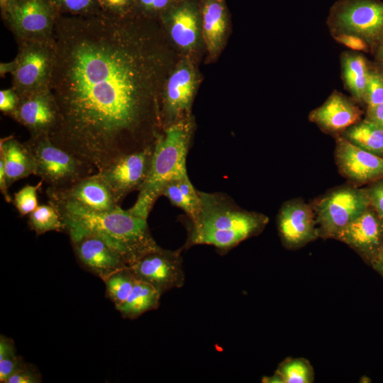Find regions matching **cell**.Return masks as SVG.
I'll use <instances>...</instances> for the list:
<instances>
[{
    "instance_id": "1",
    "label": "cell",
    "mask_w": 383,
    "mask_h": 383,
    "mask_svg": "<svg viewBox=\"0 0 383 383\" xmlns=\"http://www.w3.org/2000/svg\"><path fill=\"white\" fill-rule=\"evenodd\" d=\"M152 26L103 11L57 18L50 138L97 172L155 141L165 56Z\"/></svg>"
},
{
    "instance_id": "2",
    "label": "cell",
    "mask_w": 383,
    "mask_h": 383,
    "mask_svg": "<svg viewBox=\"0 0 383 383\" xmlns=\"http://www.w3.org/2000/svg\"><path fill=\"white\" fill-rule=\"evenodd\" d=\"M58 211L71 241L94 235L116 251L130 267L143 255L160 246L154 240L147 220L123 210L120 206L96 211L76 203L48 197Z\"/></svg>"
},
{
    "instance_id": "3",
    "label": "cell",
    "mask_w": 383,
    "mask_h": 383,
    "mask_svg": "<svg viewBox=\"0 0 383 383\" xmlns=\"http://www.w3.org/2000/svg\"><path fill=\"white\" fill-rule=\"evenodd\" d=\"M199 211L191 221L189 246L211 245L228 250L260 233L269 222L265 214L241 209L225 194L199 191Z\"/></svg>"
},
{
    "instance_id": "4",
    "label": "cell",
    "mask_w": 383,
    "mask_h": 383,
    "mask_svg": "<svg viewBox=\"0 0 383 383\" xmlns=\"http://www.w3.org/2000/svg\"><path fill=\"white\" fill-rule=\"evenodd\" d=\"M192 129L189 119L180 118L157 133L151 167L135 204L129 209L132 213L147 220L165 185L187 175L186 160Z\"/></svg>"
},
{
    "instance_id": "5",
    "label": "cell",
    "mask_w": 383,
    "mask_h": 383,
    "mask_svg": "<svg viewBox=\"0 0 383 383\" xmlns=\"http://www.w3.org/2000/svg\"><path fill=\"white\" fill-rule=\"evenodd\" d=\"M14 60L1 64V74L10 72L18 98L50 89L55 62L53 38L19 40Z\"/></svg>"
},
{
    "instance_id": "6",
    "label": "cell",
    "mask_w": 383,
    "mask_h": 383,
    "mask_svg": "<svg viewBox=\"0 0 383 383\" xmlns=\"http://www.w3.org/2000/svg\"><path fill=\"white\" fill-rule=\"evenodd\" d=\"M326 24L332 37L355 35L375 50L383 42V1L337 0L329 10Z\"/></svg>"
},
{
    "instance_id": "7",
    "label": "cell",
    "mask_w": 383,
    "mask_h": 383,
    "mask_svg": "<svg viewBox=\"0 0 383 383\" xmlns=\"http://www.w3.org/2000/svg\"><path fill=\"white\" fill-rule=\"evenodd\" d=\"M32 152L35 173L52 189H63L97 172L92 165L55 144L48 135L30 136L24 142Z\"/></svg>"
},
{
    "instance_id": "8",
    "label": "cell",
    "mask_w": 383,
    "mask_h": 383,
    "mask_svg": "<svg viewBox=\"0 0 383 383\" xmlns=\"http://www.w3.org/2000/svg\"><path fill=\"white\" fill-rule=\"evenodd\" d=\"M311 204L319 238L335 240L343 228L365 211L370 201L365 187L348 183L329 190Z\"/></svg>"
},
{
    "instance_id": "9",
    "label": "cell",
    "mask_w": 383,
    "mask_h": 383,
    "mask_svg": "<svg viewBox=\"0 0 383 383\" xmlns=\"http://www.w3.org/2000/svg\"><path fill=\"white\" fill-rule=\"evenodd\" d=\"M59 14L50 0H15L3 16L19 41L52 39Z\"/></svg>"
},
{
    "instance_id": "10",
    "label": "cell",
    "mask_w": 383,
    "mask_h": 383,
    "mask_svg": "<svg viewBox=\"0 0 383 383\" xmlns=\"http://www.w3.org/2000/svg\"><path fill=\"white\" fill-rule=\"evenodd\" d=\"M154 148L155 143L123 155L97 172L118 203L143 186L151 167Z\"/></svg>"
},
{
    "instance_id": "11",
    "label": "cell",
    "mask_w": 383,
    "mask_h": 383,
    "mask_svg": "<svg viewBox=\"0 0 383 383\" xmlns=\"http://www.w3.org/2000/svg\"><path fill=\"white\" fill-rule=\"evenodd\" d=\"M135 277L155 288L162 295L181 287L184 282L181 250L159 247L143 255L130 267Z\"/></svg>"
},
{
    "instance_id": "12",
    "label": "cell",
    "mask_w": 383,
    "mask_h": 383,
    "mask_svg": "<svg viewBox=\"0 0 383 383\" xmlns=\"http://www.w3.org/2000/svg\"><path fill=\"white\" fill-rule=\"evenodd\" d=\"M335 161L339 173L348 183L360 187L383 178V157L335 136Z\"/></svg>"
},
{
    "instance_id": "13",
    "label": "cell",
    "mask_w": 383,
    "mask_h": 383,
    "mask_svg": "<svg viewBox=\"0 0 383 383\" xmlns=\"http://www.w3.org/2000/svg\"><path fill=\"white\" fill-rule=\"evenodd\" d=\"M277 225L282 243L288 250L299 249L319 238L313 207L301 198L282 205Z\"/></svg>"
},
{
    "instance_id": "14",
    "label": "cell",
    "mask_w": 383,
    "mask_h": 383,
    "mask_svg": "<svg viewBox=\"0 0 383 383\" xmlns=\"http://www.w3.org/2000/svg\"><path fill=\"white\" fill-rule=\"evenodd\" d=\"M335 240L348 245L371 266L383 248V218L370 205Z\"/></svg>"
},
{
    "instance_id": "15",
    "label": "cell",
    "mask_w": 383,
    "mask_h": 383,
    "mask_svg": "<svg viewBox=\"0 0 383 383\" xmlns=\"http://www.w3.org/2000/svg\"><path fill=\"white\" fill-rule=\"evenodd\" d=\"M9 116L26 128L30 136L50 137L59 121L58 109L50 89L19 98Z\"/></svg>"
},
{
    "instance_id": "16",
    "label": "cell",
    "mask_w": 383,
    "mask_h": 383,
    "mask_svg": "<svg viewBox=\"0 0 383 383\" xmlns=\"http://www.w3.org/2000/svg\"><path fill=\"white\" fill-rule=\"evenodd\" d=\"M362 113L354 99L333 90L322 105L309 113V120L323 133L337 136L362 120Z\"/></svg>"
},
{
    "instance_id": "17",
    "label": "cell",
    "mask_w": 383,
    "mask_h": 383,
    "mask_svg": "<svg viewBox=\"0 0 383 383\" xmlns=\"http://www.w3.org/2000/svg\"><path fill=\"white\" fill-rule=\"evenodd\" d=\"M46 194L48 197L72 201L96 211H111L119 206L111 189L97 172L66 188L48 187Z\"/></svg>"
},
{
    "instance_id": "18",
    "label": "cell",
    "mask_w": 383,
    "mask_h": 383,
    "mask_svg": "<svg viewBox=\"0 0 383 383\" xmlns=\"http://www.w3.org/2000/svg\"><path fill=\"white\" fill-rule=\"evenodd\" d=\"M72 244L81 265L102 280L128 267L116 251L96 236L85 235Z\"/></svg>"
},
{
    "instance_id": "19",
    "label": "cell",
    "mask_w": 383,
    "mask_h": 383,
    "mask_svg": "<svg viewBox=\"0 0 383 383\" xmlns=\"http://www.w3.org/2000/svg\"><path fill=\"white\" fill-rule=\"evenodd\" d=\"M196 77L188 63L179 65L171 74L165 85L162 111L160 115L165 127L181 118L190 107L195 91Z\"/></svg>"
},
{
    "instance_id": "20",
    "label": "cell",
    "mask_w": 383,
    "mask_h": 383,
    "mask_svg": "<svg viewBox=\"0 0 383 383\" xmlns=\"http://www.w3.org/2000/svg\"><path fill=\"white\" fill-rule=\"evenodd\" d=\"M0 158L2 159L8 186L35 173L33 155L24 143L13 136L0 141Z\"/></svg>"
},
{
    "instance_id": "21",
    "label": "cell",
    "mask_w": 383,
    "mask_h": 383,
    "mask_svg": "<svg viewBox=\"0 0 383 383\" xmlns=\"http://www.w3.org/2000/svg\"><path fill=\"white\" fill-rule=\"evenodd\" d=\"M342 79L345 89L357 103H363L370 67L367 59L355 51L343 52L340 57Z\"/></svg>"
},
{
    "instance_id": "22",
    "label": "cell",
    "mask_w": 383,
    "mask_h": 383,
    "mask_svg": "<svg viewBox=\"0 0 383 383\" xmlns=\"http://www.w3.org/2000/svg\"><path fill=\"white\" fill-rule=\"evenodd\" d=\"M160 296V293L155 288L137 279L126 300L116 309L123 317L135 319L148 311L156 309Z\"/></svg>"
},
{
    "instance_id": "23",
    "label": "cell",
    "mask_w": 383,
    "mask_h": 383,
    "mask_svg": "<svg viewBox=\"0 0 383 383\" xmlns=\"http://www.w3.org/2000/svg\"><path fill=\"white\" fill-rule=\"evenodd\" d=\"M226 27L223 6L216 1L206 3L203 10V34L206 45L211 52H216L220 48Z\"/></svg>"
},
{
    "instance_id": "24",
    "label": "cell",
    "mask_w": 383,
    "mask_h": 383,
    "mask_svg": "<svg viewBox=\"0 0 383 383\" xmlns=\"http://www.w3.org/2000/svg\"><path fill=\"white\" fill-rule=\"evenodd\" d=\"M199 27L194 12L188 7L177 10L172 15L170 35L174 42L183 49L192 48L198 38Z\"/></svg>"
},
{
    "instance_id": "25",
    "label": "cell",
    "mask_w": 383,
    "mask_h": 383,
    "mask_svg": "<svg viewBox=\"0 0 383 383\" xmlns=\"http://www.w3.org/2000/svg\"><path fill=\"white\" fill-rule=\"evenodd\" d=\"M340 135L364 150L383 156V129L371 122L362 119Z\"/></svg>"
},
{
    "instance_id": "26",
    "label": "cell",
    "mask_w": 383,
    "mask_h": 383,
    "mask_svg": "<svg viewBox=\"0 0 383 383\" xmlns=\"http://www.w3.org/2000/svg\"><path fill=\"white\" fill-rule=\"evenodd\" d=\"M275 373L281 383H312L315 379L311 364L304 357H287L279 363Z\"/></svg>"
},
{
    "instance_id": "27",
    "label": "cell",
    "mask_w": 383,
    "mask_h": 383,
    "mask_svg": "<svg viewBox=\"0 0 383 383\" xmlns=\"http://www.w3.org/2000/svg\"><path fill=\"white\" fill-rule=\"evenodd\" d=\"M137 278L129 267L119 270L103 281L106 285V295L118 306L123 304L131 292Z\"/></svg>"
},
{
    "instance_id": "28",
    "label": "cell",
    "mask_w": 383,
    "mask_h": 383,
    "mask_svg": "<svg viewBox=\"0 0 383 383\" xmlns=\"http://www.w3.org/2000/svg\"><path fill=\"white\" fill-rule=\"evenodd\" d=\"M28 225L37 235L50 231H63L65 226L56 208L51 204L39 205L29 214Z\"/></svg>"
},
{
    "instance_id": "29",
    "label": "cell",
    "mask_w": 383,
    "mask_h": 383,
    "mask_svg": "<svg viewBox=\"0 0 383 383\" xmlns=\"http://www.w3.org/2000/svg\"><path fill=\"white\" fill-rule=\"evenodd\" d=\"M23 362L17 355L13 341L1 335L0 336V382L5 383L7 379Z\"/></svg>"
},
{
    "instance_id": "30",
    "label": "cell",
    "mask_w": 383,
    "mask_h": 383,
    "mask_svg": "<svg viewBox=\"0 0 383 383\" xmlns=\"http://www.w3.org/2000/svg\"><path fill=\"white\" fill-rule=\"evenodd\" d=\"M166 196L174 206L183 210L190 221L196 217L199 206L192 203L180 190L176 179L168 182L162 189L161 196Z\"/></svg>"
},
{
    "instance_id": "31",
    "label": "cell",
    "mask_w": 383,
    "mask_h": 383,
    "mask_svg": "<svg viewBox=\"0 0 383 383\" xmlns=\"http://www.w3.org/2000/svg\"><path fill=\"white\" fill-rule=\"evenodd\" d=\"M60 14L87 16L101 11L96 0H50Z\"/></svg>"
},
{
    "instance_id": "32",
    "label": "cell",
    "mask_w": 383,
    "mask_h": 383,
    "mask_svg": "<svg viewBox=\"0 0 383 383\" xmlns=\"http://www.w3.org/2000/svg\"><path fill=\"white\" fill-rule=\"evenodd\" d=\"M43 181L36 185L27 184L14 194L13 204L22 216L32 213L39 205L38 192Z\"/></svg>"
},
{
    "instance_id": "33",
    "label": "cell",
    "mask_w": 383,
    "mask_h": 383,
    "mask_svg": "<svg viewBox=\"0 0 383 383\" xmlns=\"http://www.w3.org/2000/svg\"><path fill=\"white\" fill-rule=\"evenodd\" d=\"M367 107H372L383 103V72L370 69L363 97Z\"/></svg>"
},
{
    "instance_id": "34",
    "label": "cell",
    "mask_w": 383,
    "mask_h": 383,
    "mask_svg": "<svg viewBox=\"0 0 383 383\" xmlns=\"http://www.w3.org/2000/svg\"><path fill=\"white\" fill-rule=\"evenodd\" d=\"M41 376L32 365L22 362L5 383H39Z\"/></svg>"
},
{
    "instance_id": "35",
    "label": "cell",
    "mask_w": 383,
    "mask_h": 383,
    "mask_svg": "<svg viewBox=\"0 0 383 383\" xmlns=\"http://www.w3.org/2000/svg\"><path fill=\"white\" fill-rule=\"evenodd\" d=\"M370 205L383 218V178L365 187Z\"/></svg>"
},
{
    "instance_id": "36",
    "label": "cell",
    "mask_w": 383,
    "mask_h": 383,
    "mask_svg": "<svg viewBox=\"0 0 383 383\" xmlns=\"http://www.w3.org/2000/svg\"><path fill=\"white\" fill-rule=\"evenodd\" d=\"M101 11L118 16L128 14L132 0H96Z\"/></svg>"
},
{
    "instance_id": "37",
    "label": "cell",
    "mask_w": 383,
    "mask_h": 383,
    "mask_svg": "<svg viewBox=\"0 0 383 383\" xmlns=\"http://www.w3.org/2000/svg\"><path fill=\"white\" fill-rule=\"evenodd\" d=\"M333 38L336 42L350 48L353 51L368 52L370 50L367 43L355 35L339 34Z\"/></svg>"
},
{
    "instance_id": "38",
    "label": "cell",
    "mask_w": 383,
    "mask_h": 383,
    "mask_svg": "<svg viewBox=\"0 0 383 383\" xmlns=\"http://www.w3.org/2000/svg\"><path fill=\"white\" fill-rule=\"evenodd\" d=\"M18 100V96L12 88L1 90L0 110L4 113L10 115L16 109Z\"/></svg>"
},
{
    "instance_id": "39",
    "label": "cell",
    "mask_w": 383,
    "mask_h": 383,
    "mask_svg": "<svg viewBox=\"0 0 383 383\" xmlns=\"http://www.w3.org/2000/svg\"><path fill=\"white\" fill-rule=\"evenodd\" d=\"M364 119L383 129V103L375 106L367 107Z\"/></svg>"
},
{
    "instance_id": "40",
    "label": "cell",
    "mask_w": 383,
    "mask_h": 383,
    "mask_svg": "<svg viewBox=\"0 0 383 383\" xmlns=\"http://www.w3.org/2000/svg\"><path fill=\"white\" fill-rule=\"evenodd\" d=\"M172 0H138L140 6L148 11H157L167 7Z\"/></svg>"
},
{
    "instance_id": "41",
    "label": "cell",
    "mask_w": 383,
    "mask_h": 383,
    "mask_svg": "<svg viewBox=\"0 0 383 383\" xmlns=\"http://www.w3.org/2000/svg\"><path fill=\"white\" fill-rule=\"evenodd\" d=\"M8 184L6 181L4 162L1 158H0V190L1 192L7 203H11L12 201L11 196L8 191Z\"/></svg>"
},
{
    "instance_id": "42",
    "label": "cell",
    "mask_w": 383,
    "mask_h": 383,
    "mask_svg": "<svg viewBox=\"0 0 383 383\" xmlns=\"http://www.w3.org/2000/svg\"><path fill=\"white\" fill-rule=\"evenodd\" d=\"M383 279V248L371 266Z\"/></svg>"
},
{
    "instance_id": "43",
    "label": "cell",
    "mask_w": 383,
    "mask_h": 383,
    "mask_svg": "<svg viewBox=\"0 0 383 383\" xmlns=\"http://www.w3.org/2000/svg\"><path fill=\"white\" fill-rule=\"evenodd\" d=\"M15 0H0V6L2 11V14L4 13Z\"/></svg>"
},
{
    "instance_id": "44",
    "label": "cell",
    "mask_w": 383,
    "mask_h": 383,
    "mask_svg": "<svg viewBox=\"0 0 383 383\" xmlns=\"http://www.w3.org/2000/svg\"><path fill=\"white\" fill-rule=\"evenodd\" d=\"M375 54L378 60H383V42L375 50Z\"/></svg>"
},
{
    "instance_id": "45",
    "label": "cell",
    "mask_w": 383,
    "mask_h": 383,
    "mask_svg": "<svg viewBox=\"0 0 383 383\" xmlns=\"http://www.w3.org/2000/svg\"><path fill=\"white\" fill-rule=\"evenodd\" d=\"M381 62H382V65H381L382 66V70H381V71L383 72V60H381Z\"/></svg>"
}]
</instances>
